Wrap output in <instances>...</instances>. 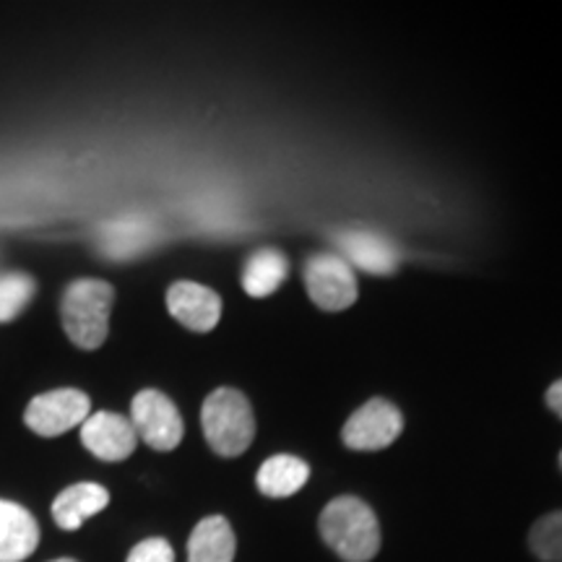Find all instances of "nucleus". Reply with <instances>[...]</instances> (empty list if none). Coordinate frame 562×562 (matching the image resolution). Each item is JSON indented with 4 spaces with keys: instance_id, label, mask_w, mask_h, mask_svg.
<instances>
[{
    "instance_id": "8",
    "label": "nucleus",
    "mask_w": 562,
    "mask_h": 562,
    "mask_svg": "<svg viewBox=\"0 0 562 562\" xmlns=\"http://www.w3.org/2000/svg\"><path fill=\"white\" fill-rule=\"evenodd\" d=\"M81 442L97 459L125 461L136 451L138 435L133 425L115 412H94L81 425Z\"/></svg>"
},
{
    "instance_id": "4",
    "label": "nucleus",
    "mask_w": 562,
    "mask_h": 562,
    "mask_svg": "<svg viewBox=\"0 0 562 562\" xmlns=\"http://www.w3.org/2000/svg\"><path fill=\"white\" fill-rule=\"evenodd\" d=\"M131 425L138 438L154 451H175L186 432L178 406L165 393L154 389L136 393L131 404Z\"/></svg>"
},
{
    "instance_id": "15",
    "label": "nucleus",
    "mask_w": 562,
    "mask_h": 562,
    "mask_svg": "<svg viewBox=\"0 0 562 562\" xmlns=\"http://www.w3.org/2000/svg\"><path fill=\"white\" fill-rule=\"evenodd\" d=\"M311 480V467L297 456H271L269 461L258 469V490L269 497H290L305 487Z\"/></svg>"
},
{
    "instance_id": "11",
    "label": "nucleus",
    "mask_w": 562,
    "mask_h": 562,
    "mask_svg": "<svg viewBox=\"0 0 562 562\" xmlns=\"http://www.w3.org/2000/svg\"><path fill=\"white\" fill-rule=\"evenodd\" d=\"M40 526L26 508L0 501V562H21L37 550Z\"/></svg>"
},
{
    "instance_id": "9",
    "label": "nucleus",
    "mask_w": 562,
    "mask_h": 562,
    "mask_svg": "<svg viewBox=\"0 0 562 562\" xmlns=\"http://www.w3.org/2000/svg\"><path fill=\"white\" fill-rule=\"evenodd\" d=\"M167 311L191 331L206 334L222 318L220 294L195 281H175L167 292Z\"/></svg>"
},
{
    "instance_id": "12",
    "label": "nucleus",
    "mask_w": 562,
    "mask_h": 562,
    "mask_svg": "<svg viewBox=\"0 0 562 562\" xmlns=\"http://www.w3.org/2000/svg\"><path fill=\"white\" fill-rule=\"evenodd\" d=\"M110 492L102 484L94 482H81L74 487L63 490L53 503V518L63 531H76L81 529L83 521H89L91 516L108 508Z\"/></svg>"
},
{
    "instance_id": "19",
    "label": "nucleus",
    "mask_w": 562,
    "mask_h": 562,
    "mask_svg": "<svg viewBox=\"0 0 562 562\" xmlns=\"http://www.w3.org/2000/svg\"><path fill=\"white\" fill-rule=\"evenodd\" d=\"M125 562H175V552L167 539L151 537L133 547Z\"/></svg>"
},
{
    "instance_id": "18",
    "label": "nucleus",
    "mask_w": 562,
    "mask_h": 562,
    "mask_svg": "<svg viewBox=\"0 0 562 562\" xmlns=\"http://www.w3.org/2000/svg\"><path fill=\"white\" fill-rule=\"evenodd\" d=\"M533 554L544 562H562V510L539 518L529 533Z\"/></svg>"
},
{
    "instance_id": "13",
    "label": "nucleus",
    "mask_w": 562,
    "mask_h": 562,
    "mask_svg": "<svg viewBox=\"0 0 562 562\" xmlns=\"http://www.w3.org/2000/svg\"><path fill=\"white\" fill-rule=\"evenodd\" d=\"M235 531L227 518L209 516L195 526L188 542V562H232L235 560Z\"/></svg>"
},
{
    "instance_id": "20",
    "label": "nucleus",
    "mask_w": 562,
    "mask_h": 562,
    "mask_svg": "<svg viewBox=\"0 0 562 562\" xmlns=\"http://www.w3.org/2000/svg\"><path fill=\"white\" fill-rule=\"evenodd\" d=\"M547 406L562 419V378L558 383H552L550 391H547Z\"/></svg>"
},
{
    "instance_id": "14",
    "label": "nucleus",
    "mask_w": 562,
    "mask_h": 562,
    "mask_svg": "<svg viewBox=\"0 0 562 562\" xmlns=\"http://www.w3.org/2000/svg\"><path fill=\"white\" fill-rule=\"evenodd\" d=\"M286 273H290V261H286L284 252L263 248L252 252L243 269V290L250 294V297H269L279 290L286 281Z\"/></svg>"
},
{
    "instance_id": "6",
    "label": "nucleus",
    "mask_w": 562,
    "mask_h": 562,
    "mask_svg": "<svg viewBox=\"0 0 562 562\" xmlns=\"http://www.w3.org/2000/svg\"><path fill=\"white\" fill-rule=\"evenodd\" d=\"M305 286L307 294L321 311L339 313L355 305L357 300V279L351 266L334 252H321L313 256L305 266Z\"/></svg>"
},
{
    "instance_id": "21",
    "label": "nucleus",
    "mask_w": 562,
    "mask_h": 562,
    "mask_svg": "<svg viewBox=\"0 0 562 562\" xmlns=\"http://www.w3.org/2000/svg\"><path fill=\"white\" fill-rule=\"evenodd\" d=\"M53 562H76V560H70V558H60V560H53Z\"/></svg>"
},
{
    "instance_id": "22",
    "label": "nucleus",
    "mask_w": 562,
    "mask_h": 562,
    "mask_svg": "<svg viewBox=\"0 0 562 562\" xmlns=\"http://www.w3.org/2000/svg\"><path fill=\"white\" fill-rule=\"evenodd\" d=\"M560 467H562V453H560Z\"/></svg>"
},
{
    "instance_id": "16",
    "label": "nucleus",
    "mask_w": 562,
    "mask_h": 562,
    "mask_svg": "<svg viewBox=\"0 0 562 562\" xmlns=\"http://www.w3.org/2000/svg\"><path fill=\"white\" fill-rule=\"evenodd\" d=\"M157 240V227L149 220H117L102 229L100 248L110 258H133Z\"/></svg>"
},
{
    "instance_id": "2",
    "label": "nucleus",
    "mask_w": 562,
    "mask_h": 562,
    "mask_svg": "<svg viewBox=\"0 0 562 562\" xmlns=\"http://www.w3.org/2000/svg\"><path fill=\"white\" fill-rule=\"evenodd\" d=\"M115 290L102 279H76L63 294L60 313L68 339L79 349H100L110 334Z\"/></svg>"
},
{
    "instance_id": "7",
    "label": "nucleus",
    "mask_w": 562,
    "mask_h": 562,
    "mask_svg": "<svg viewBox=\"0 0 562 562\" xmlns=\"http://www.w3.org/2000/svg\"><path fill=\"white\" fill-rule=\"evenodd\" d=\"M402 430V412L385 398H372L347 419L341 438L351 451H381V448H389Z\"/></svg>"
},
{
    "instance_id": "5",
    "label": "nucleus",
    "mask_w": 562,
    "mask_h": 562,
    "mask_svg": "<svg viewBox=\"0 0 562 562\" xmlns=\"http://www.w3.org/2000/svg\"><path fill=\"white\" fill-rule=\"evenodd\" d=\"M91 412V402L83 391L58 389L32 398L24 412V422L32 432L42 438H58V435L81 427Z\"/></svg>"
},
{
    "instance_id": "10",
    "label": "nucleus",
    "mask_w": 562,
    "mask_h": 562,
    "mask_svg": "<svg viewBox=\"0 0 562 562\" xmlns=\"http://www.w3.org/2000/svg\"><path fill=\"white\" fill-rule=\"evenodd\" d=\"M336 245H339L344 261L349 266H357L360 271L375 273V277H385L393 273L398 266V250L385 237L372 235L368 229H347L336 235Z\"/></svg>"
},
{
    "instance_id": "1",
    "label": "nucleus",
    "mask_w": 562,
    "mask_h": 562,
    "mask_svg": "<svg viewBox=\"0 0 562 562\" xmlns=\"http://www.w3.org/2000/svg\"><path fill=\"white\" fill-rule=\"evenodd\" d=\"M321 537L347 562H370L381 550V526L360 497H336L321 513Z\"/></svg>"
},
{
    "instance_id": "3",
    "label": "nucleus",
    "mask_w": 562,
    "mask_h": 562,
    "mask_svg": "<svg viewBox=\"0 0 562 562\" xmlns=\"http://www.w3.org/2000/svg\"><path fill=\"white\" fill-rule=\"evenodd\" d=\"M201 425L211 451L235 459L250 448L256 438V419L250 402L237 389H216L203 402Z\"/></svg>"
},
{
    "instance_id": "17",
    "label": "nucleus",
    "mask_w": 562,
    "mask_h": 562,
    "mask_svg": "<svg viewBox=\"0 0 562 562\" xmlns=\"http://www.w3.org/2000/svg\"><path fill=\"white\" fill-rule=\"evenodd\" d=\"M34 279L26 273H5L0 277V323H9L30 305L34 297Z\"/></svg>"
}]
</instances>
